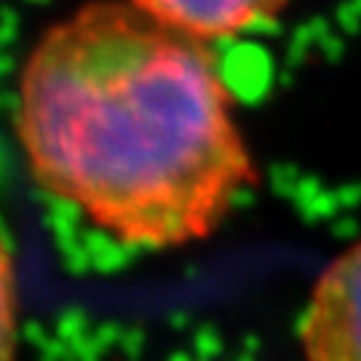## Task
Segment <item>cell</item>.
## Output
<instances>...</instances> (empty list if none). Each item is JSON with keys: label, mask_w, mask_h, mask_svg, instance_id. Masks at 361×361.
I'll return each mask as SVG.
<instances>
[{"label": "cell", "mask_w": 361, "mask_h": 361, "mask_svg": "<svg viewBox=\"0 0 361 361\" xmlns=\"http://www.w3.org/2000/svg\"><path fill=\"white\" fill-rule=\"evenodd\" d=\"M16 131L40 188L134 249L212 235L257 177L207 40L129 0L43 32Z\"/></svg>", "instance_id": "cell-1"}, {"label": "cell", "mask_w": 361, "mask_h": 361, "mask_svg": "<svg viewBox=\"0 0 361 361\" xmlns=\"http://www.w3.org/2000/svg\"><path fill=\"white\" fill-rule=\"evenodd\" d=\"M297 335L305 361H361V238L316 279Z\"/></svg>", "instance_id": "cell-2"}, {"label": "cell", "mask_w": 361, "mask_h": 361, "mask_svg": "<svg viewBox=\"0 0 361 361\" xmlns=\"http://www.w3.org/2000/svg\"><path fill=\"white\" fill-rule=\"evenodd\" d=\"M155 19L201 40L238 35L271 19L284 0H129Z\"/></svg>", "instance_id": "cell-3"}]
</instances>
